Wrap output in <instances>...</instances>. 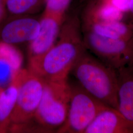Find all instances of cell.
<instances>
[{
  "mask_svg": "<svg viewBox=\"0 0 133 133\" xmlns=\"http://www.w3.org/2000/svg\"><path fill=\"white\" fill-rule=\"evenodd\" d=\"M85 3L81 22L128 21L127 14L109 0H88Z\"/></svg>",
  "mask_w": 133,
  "mask_h": 133,
  "instance_id": "10",
  "label": "cell"
},
{
  "mask_svg": "<svg viewBox=\"0 0 133 133\" xmlns=\"http://www.w3.org/2000/svg\"><path fill=\"white\" fill-rule=\"evenodd\" d=\"M84 133H133V124L117 109L107 107L97 115Z\"/></svg>",
  "mask_w": 133,
  "mask_h": 133,
  "instance_id": "9",
  "label": "cell"
},
{
  "mask_svg": "<svg viewBox=\"0 0 133 133\" xmlns=\"http://www.w3.org/2000/svg\"><path fill=\"white\" fill-rule=\"evenodd\" d=\"M81 24L82 31L102 37L111 39L133 38V24L130 21L81 22Z\"/></svg>",
  "mask_w": 133,
  "mask_h": 133,
  "instance_id": "11",
  "label": "cell"
},
{
  "mask_svg": "<svg viewBox=\"0 0 133 133\" xmlns=\"http://www.w3.org/2000/svg\"><path fill=\"white\" fill-rule=\"evenodd\" d=\"M66 16L42 12L38 35L28 43L29 60L39 57L52 48L57 40Z\"/></svg>",
  "mask_w": 133,
  "mask_h": 133,
  "instance_id": "8",
  "label": "cell"
},
{
  "mask_svg": "<svg viewBox=\"0 0 133 133\" xmlns=\"http://www.w3.org/2000/svg\"><path fill=\"white\" fill-rule=\"evenodd\" d=\"M17 88L13 81L6 87L0 86V123L9 131L10 116L16 101Z\"/></svg>",
  "mask_w": 133,
  "mask_h": 133,
  "instance_id": "13",
  "label": "cell"
},
{
  "mask_svg": "<svg viewBox=\"0 0 133 133\" xmlns=\"http://www.w3.org/2000/svg\"><path fill=\"white\" fill-rule=\"evenodd\" d=\"M37 16L8 15L0 24V41L15 45L32 41L40 29V16Z\"/></svg>",
  "mask_w": 133,
  "mask_h": 133,
  "instance_id": "7",
  "label": "cell"
},
{
  "mask_svg": "<svg viewBox=\"0 0 133 133\" xmlns=\"http://www.w3.org/2000/svg\"><path fill=\"white\" fill-rule=\"evenodd\" d=\"M8 16L5 0H0V24Z\"/></svg>",
  "mask_w": 133,
  "mask_h": 133,
  "instance_id": "18",
  "label": "cell"
},
{
  "mask_svg": "<svg viewBox=\"0 0 133 133\" xmlns=\"http://www.w3.org/2000/svg\"><path fill=\"white\" fill-rule=\"evenodd\" d=\"M8 132V129L3 125L0 123V133H6Z\"/></svg>",
  "mask_w": 133,
  "mask_h": 133,
  "instance_id": "20",
  "label": "cell"
},
{
  "mask_svg": "<svg viewBox=\"0 0 133 133\" xmlns=\"http://www.w3.org/2000/svg\"><path fill=\"white\" fill-rule=\"evenodd\" d=\"M71 72L87 92L109 107L118 109V72L87 50L81 55Z\"/></svg>",
  "mask_w": 133,
  "mask_h": 133,
  "instance_id": "2",
  "label": "cell"
},
{
  "mask_svg": "<svg viewBox=\"0 0 133 133\" xmlns=\"http://www.w3.org/2000/svg\"><path fill=\"white\" fill-rule=\"evenodd\" d=\"M45 0H5L8 15H37L43 12Z\"/></svg>",
  "mask_w": 133,
  "mask_h": 133,
  "instance_id": "14",
  "label": "cell"
},
{
  "mask_svg": "<svg viewBox=\"0 0 133 133\" xmlns=\"http://www.w3.org/2000/svg\"><path fill=\"white\" fill-rule=\"evenodd\" d=\"M82 34L87 50L108 66L117 71L133 66V38H105L85 31Z\"/></svg>",
  "mask_w": 133,
  "mask_h": 133,
  "instance_id": "5",
  "label": "cell"
},
{
  "mask_svg": "<svg viewBox=\"0 0 133 133\" xmlns=\"http://www.w3.org/2000/svg\"><path fill=\"white\" fill-rule=\"evenodd\" d=\"M118 76V109L124 117L133 124V66L117 71Z\"/></svg>",
  "mask_w": 133,
  "mask_h": 133,
  "instance_id": "12",
  "label": "cell"
},
{
  "mask_svg": "<svg viewBox=\"0 0 133 133\" xmlns=\"http://www.w3.org/2000/svg\"><path fill=\"white\" fill-rule=\"evenodd\" d=\"M87 50L80 16L67 14L54 44L39 57L29 60L28 69L46 81L68 79L77 60Z\"/></svg>",
  "mask_w": 133,
  "mask_h": 133,
  "instance_id": "1",
  "label": "cell"
},
{
  "mask_svg": "<svg viewBox=\"0 0 133 133\" xmlns=\"http://www.w3.org/2000/svg\"><path fill=\"white\" fill-rule=\"evenodd\" d=\"M0 60L10 64L17 71L22 69L23 57L15 45L0 41Z\"/></svg>",
  "mask_w": 133,
  "mask_h": 133,
  "instance_id": "15",
  "label": "cell"
},
{
  "mask_svg": "<svg viewBox=\"0 0 133 133\" xmlns=\"http://www.w3.org/2000/svg\"><path fill=\"white\" fill-rule=\"evenodd\" d=\"M129 21H130L132 23V24H133V19H131V20H129Z\"/></svg>",
  "mask_w": 133,
  "mask_h": 133,
  "instance_id": "22",
  "label": "cell"
},
{
  "mask_svg": "<svg viewBox=\"0 0 133 133\" xmlns=\"http://www.w3.org/2000/svg\"><path fill=\"white\" fill-rule=\"evenodd\" d=\"M126 14L128 20L133 19V0L130 1L128 9Z\"/></svg>",
  "mask_w": 133,
  "mask_h": 133,
  "instance_id": "19",
  "label": "cell"
},
{
  "mask_svg": "<svg viewBox=\"0 0 133 133\" xmlns=\"http://www.w3.org/2000/svg\"><path fill=\"white\" fill-rule=\"evenodd\" d=\"M71 87L67 117L57 133H84L97 115L109 107L91 95L78 83Z\"/></svg>",
  "mask_w": 133,
  "mask_h": 133,
  "instance_id": "4",
  "label": "cell"
},
{
  "mask_svg": "<svg viewBox=\"0 0 133 133\" xmlns=\"http://www.w3.org/2000/svg\"><path fill=\"white\" fill-rule=\"evenodd\" d=\"M13 81L17 88V96L10 124L23 123L34 118L43 95L44 81L24 69L17 72Z\"/></svg>",
  "mask_w": 133,
  "mask_h": 133,
  "instance_id": "6",
  "label": "cell"
},
{
  "mask_svg": "<svg viewBox=\"0 0 133 133\" xmlns=\"http://www.w3.org/2000/svg\"><path fill=\"white\" fill-rule=\"evenodd\" d=\"M88 0H80V2L81 3H85L86 1H87Z\"/></svg>",
  "mask_w": 133,
  "mask_h": 133,
  "instance_id": "21",
  "label": "cell"
},
{
  "mask_svg": "<svg viewBox=\"0 0 133 133\" xmlns=\"http://www.w3.org/2000/svg\"><path fill=\"white\" fill-rule=\"evenodd\" d=\"M72 0H45L43 11L50 14L66 16Z\"/></svg>",
  "mask_w": 133,
  "mask_h": 133,
  "instance_id": "16",
  "label": "cell"
},
{
  "mask_svg": "<svg viewBox=\"0 0 133 133\" xmlns=\"http://www.w3.org/2000/svg\"><path fill=\"white\" fill-rule=\"evenodd\" d=\"M43 81V95L34 119L50 133L57 131L66 121L71 87L68 79Z\"/></svg>",
  "mask_w": 133,
  "mask_h": 133,
  "instance_id": "3",
  "label": "cell"
},
{
  "mask_svg": "<svg viewBox=\"0 0 133 133\" xmlns=\"http://www.w3.org/2000/svg\"><path fill=\"white\" fill-rule=\"evenodd\" d=\"M18 71L8 63L0 60V86L6 87L10 85Z\"/></svg>",
  "mask_w": 133,
  "mask_h": 133,
  "instance_id": "17",
  "label": "cell"
}]
</instances>
